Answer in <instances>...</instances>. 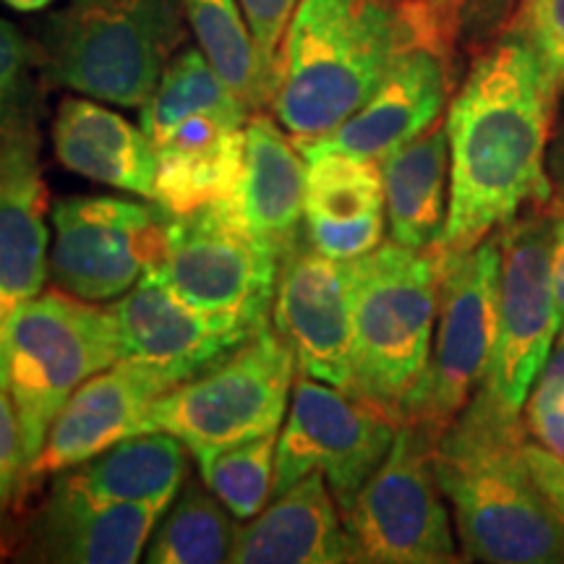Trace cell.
Segmentation results:
<instances>
[{
    "mask_svg": "<svg viewBox=\"0 0 564 564\" xmlns=\"http://www.w3.org/2000/svg\"><path fill=\"white\" fill-rule=\"evenodd\" d=\"M51 280L82 301L129 293L162 262L167 212L118 196H70L53 207Z\"/></svg>",
    "mask_w": 564,
    "mask_h": 564,
    "instance_id": "obj_13",
    "label": "cell"
},
{
    "mask_svg": "<svg viewBox=\"0 0 564 564\" xmlns=\"http://www.w3.org/2000/svg\"><path fill=\"white\" fill-rule=\"evenodd\" d=\"M436 340L419 384L400 408V423H413L440 440L481 390L489 371L497 340L499 241L489 236L468 251H436Z\"/></svg>",
    "mask_w": 564,
    "mask_h": 564,
    "instance_id": "obj_8",
    "label": "cell"
},
{
    "mask_svg": "<svg viewBox=\"0 0 564 564\" xmlns=\"http://www.w3.org/2000/svg\"><path fill=\"white\" fill-rule=\"evenodd\" d=\"M186 444L167 432H141L91 460L63 470L70 484L102 502L167 510L188 474Z\"/></svg>",
    "mask_w": 564,
    "mask_h": 564,
    "instance_id": "obj_26",
    "label": "cell"
},
{
    "mask_svg": "<svg viewBox=\"0 0 564 564\" xmlns=\"http://www.w3.org/2000/svg\"><path fill=\"white\" fill-rule=\"evenodd\" d=\"M549 408H564V324L535 377L523 411H549Z\"/></svg>",
    "mask_w": 564,
    "mask_h": 564,
    "instance_id": "obj_36",
    "label": "cell"
},
{
    "mask_svg": "<svg viewBox=\"0 0 564 564\" xmlns=\"http://www.w3.org/2000/svg\"><path fill=\"white\" fill-rule=\"evenodd\" d=\"M141 129L158 144L175 126L199 112H220L249 121V108L215 74L196 47H183L167 61L150 100L141 105Z\"/></svg>",
    "mask_w": 564,
    "mask_h": 564,
    "instance_id": "obj_29",
    "label": "cell"
},
{
    "mask_svg": "<svg viewBox=\"0 0 564 564\" xmlns=\"http://www.w3.org/2000/svg\"><path fill=\"white\" fill-rule=\"evenodd\" d=\"M232 564L348 562L340 507L322 474H308L274 497L257 518L236 528Z\"/></svg>",
    "mask_w": 564,
    "mask_h": 564,
    "instance_id": "obj_23",
    "label": "cell"
},
{
    "mask_svg": "<svg viewBox=\"0 0 564 564\" xmlns=\"http://www.w3.org/2000/svg\"><path fill=\"white\" fill-rule=\"evenodd\" d=\"M303 232L337 262L364 257L384 238V181L377 160L324 152L308 158Z\"/></svg>",
    "mask_w": 564,
    "mask_h": 564,
    "instance_id": "obj_21",
    "label": "cell"
},
{
    "mask_svg": "<svg viewBox=\"0 0 564 564\" xmlns=\"http://www.w3.org/2000/svg\"><path fill=\"white\" fill-rule=\"evenodd\" d=\"M238 3H241L246 21H249L264 66L270 68L272 79L278 84L280 47L282 40H285L288 24H291L295 9H299V0H238Z\"/></svg>",
    "mask_w": 564,
    "mask_h": 564,
    "instance_id": "obj_33",
    "label": "cell"
},
{
    "mask_svg": "<svg viewBox=\"0 0 564 564\" xmlns=\"http://www.w3.org/2000/svg\"><path fill=\"white\" fill-rule=\"evenodd\" d=\"M26 457L21 442V423L9 390L0 384V512H11Z\"/></svg>",
    "mask_w": 564,
    "mask_h": 564,
    "instance_id": "obj_34",
    "label": "cell"
},
{
    "mask_svg": "<svg viewBox=\"0 0 564 564\" xmlns=\"http://www.w3.org/2000/svg\"><path fill=\"white\" fill-rule=\"evenodd\" d=\"M525 432L541 447L564 460V408H549V411H523Z\"/></svg>",
    "mask_w": 564,
    "mask_h": 564,
    "instance_id": "obj_37",
    "label": "cell"
},
{
    "mask_svg": "<svg viewBox=\"0 0 564 564\" xmlns=\"http://www.w3.org/2000/svg\"><path fill=\"white\" fill-rule=\"evenodd\" d=\"M154 505L102 502L58 474L32 510L0 525V560L55 564H133L147 552L158 520Z\"/></svg>",
    "mask_w": 564,
    "mask_h": 564,
    "instance_id": "obj_14",
    "label": "cell"
},
{
    "mask_svg": "<svg viewBox=\"0 0 564 564\" xmlns=\"http://www.w3.org/2000/svg\"><path fill=\"white\" fill-rule=\"evenodd\" d=\"M236 523L225 505L199 478H192L165 510L147 544L144 562L150 564H217L228 562Z\"/></svg>",
    "mask_w": 564,
    "mask_h": 564,
    "instance_id": "obj_28",
    "label": "cell"
},
{
    "mask_svg": "<svg viewBox=\"0 0 564 564\" xmlns=\"http://www.w3.org/2000/svg\"><path fill=\"white\" fill-rule=\"evenodd\" d=\"M6 514H9V512H0V525H3V520H6Z\"/></svg>",
    "mask_w": 564,
    "mask_h": 564,
    "instance_id": "obj_40",
    "label": "cell"
},
{
    "mask_svg": "<svg viewBox=\"0 0 564 564\" xmlns=\"http://www.w3.org/2000/svg\"><path fill=\"white\" fill-rule=\"evenodd\" d=\"M523 463L528 468V476L535 489H539L544 502L564 520V460L541 447L539 442L528 440L523 442Z\"/></svg>",
    "mask_w": 564,
    "mask_h": 564,
    "instance_id": "obj_35",
    "label": "cell"
},
{
    "mask_svg": "<svg viewBox=\"0 0 564 564\" xmlns=\"http://www.w3.org/2000/svg\"><path fill=\"white\" fill-rule=\"evenodd\" d=\"M345 264L352 316L348 394L400 423V408L432 356L440 259L434 249L390 241Z\"/></svg>",
    "mask_w": 564,
    "mask_h": 564,
    "instance_id": "obj_4",
    "label": "cell"
},
{
    "mask_svg": "<svg viewBox=\"0 0 564 564\" xmlns=\"http://www.w3.org/2000/svg\"><path fill=\"white\" fill-rule=\"evenodd\" d=\"M53 150L66 171L152 202L154 144L144 129L100 100L63 97L53 123Z\"/></svg>",
    "mask_w": 564,
    "mask_h": 564,
    "instance_id": "obj_24",
    "label": "cell"
},
{
    "mask_svg": "<svg viewBox=\"0 0 564 564\" xmlns=\"http://www.w3.org/2000/svg\"><path fill=\"white\" fill-rule=\"evenodd\" d=\"M70 3H89V0H70Z\"/></svg>",
    "mask_w": 564,
    "mask_h": 564,
    "instance_id": "obj_41",
    "label": "cell"
},
{
    "mask_svg": "<svg viewBox=\"0 0 564 564\" xmlns=\"http://www.w3.org/2000/svg\"><path fill=\"white\" fill-rule=\"evenodd\" d=\"M47 204L40 131L0 137V337L11 314L40 295L51 274Z\"/></svg>",
    "mask_w": 564,
    "mask_h": 564,
    "instance_id": "obj_19",
    "label": "cell"
},
{
    "mask_svg": "<svg viewBox=\"0 0 564 564\" xmlns=\"http://www.w3.org/2000/svg\"><path fill=\"white\" fill-rule=\"evenodd\" d=\"M405 51L400 0H299L280 47L274 118L295 144L327 137Z\"/></svg>",
    "mask_w": 564,
    "mask_h": 564,
    "instance_id": "obj_3",
    "label": "cell"
},
{
    "mask_svg": "<svg viewBox=\"0 0 564 564\" xmlns=\"http://www.w3.org/2000/svg\"><path fill=\"white\" fill-rule=\"evenodd\" d=\"M37 47L19 26L0 17V137L32 131L40 121V89L34 82Z\"/></svg>",
    "mask_w": 564,
    "mask_h": 564,
    "instance_id": "obj_31",
    "label": "cell"
},
{
    "mask_svg": "<svg viewBox=\"0 0 564 564\" xmlns=\"http://www.w3.org/2000/svg\"><path fill=\"white\" fill-rule=\"evenodd\" d=\"M121 358V333L110 306L53 288L11 314L0 337V382L17 408L26 468L70 394Z\"/></svg>",
    "mask_w": 564,
    "mask_h": 564,
    "instance_id": "obj_6",
    "label": "cell"
},
{
    "mask_svg": "<svg viewBox=\"0 0 564 564\" xmlns=\"http://www.w3.org/2000/svg\"><path fill=\"white\" fill-rule=\"evenodd\" d=\"M436 436L400 423L390 453L343 512L348 562L449 564L460 560L434 470Z\"/></svg>",
    "mask_w": 564,
    "mask_h": 564,
    "instance_id": "obj_10",
    "label": "cell"
},
{
    "mask_svg": "<svg viewBox=\"0 0 564 564\" xmlns=\"http://www.w3.org/2000/svg\"><path fill=\"white\" fill-rule=\"evenodd\" d=\"M560 87L507 34L474 61L447 110L449 207L434 251H468L549 192L544 162Z\"/></svg>",
    "mask_w": 564,
    "mask_h": 564,
    "instance_id": "obj_1",
    "label": "cell"
},
{
    "mask_svg": "<svg viewBox=\"0 0 564 564\" xmlns=\"http://www.w3.org/2000/svg\"><path fill=\"white\" fill-rule=\"evenodd\" d=\"M295 356L274 324L220 364L162 392L147 413L144 432H167L194 449L230 447L278 432L291 405Z\"/></svg>",
    "mask_w": 564,
    "mask_h": 564,
    "instance_id": "obj_7",
    "label": "cell"
},
{
    "mask_svg": "<svg viewBox=\"0 0 564 564\" xmlns=\"http://www.w3.org/2000/svg\"><path fill=\"white\" fill-rule=\"evenodd\" d=\"M188 26L215 74L251 112L272 108L274 84L238 0H183Z\"/></svg>",
    "mask_w": 564,
    "mask_h": 564,
    "instance_id": "obj_27",
    "label": "cell"
},
{
    "mask_svg": "<svg viewBox=\"0 0 564 564\" xmlns=\"http://www.w3.org/2000/svg\"><path fill=\"white\" fill-rule=\"evenodd\" d=\"M306 165L291 137L264 112L246 123L243 173L228 202L232 215L280 259L303 238Z\"/></svg>",
    "mask_w": 564,
    "mask_h": 564,
    "instance_id": "obj_22",
    "label": "cell"
},
{
    "mask_svg": "<svg viewBox=\"0 0 564 564\" xmlns=\"http://www.w3.org/2000/svg\"><path fill=\"white\" fill-rule=\"evenodd\" d=\"M3 6H9L11 11H19V13H40V11H47L55 0H0Z\"/></svg>",
    "mask_w": 564,
    "mask_h": 564,
    "instance_id": "obj_39",
    "label": "cell"
},
{
    "mask_svg": "<svg viewBox=\"0 0 564 564\" xmlns=\"http://www.w3.org/2000/svg\"><path fill=\"white\" fill-rule=\"evenodd\" d=\"M278 432L230 447L194 449L202 481L236 520H251L272 499Z\"/></svg>",
    "mask_w": 564,
    "mask_h": 564,
    "instance_id": "obj_30",
    "label": "cell"
},
{
    "mask_svg": "<svg viewBox=\"0 0 564 564\" xmlns=\"http://www.w3.org/2000/svg\"><path fill=\"white\" fill-rule=\"evenodd\" d=\"M272 324L291 345L295 369L348 392L352 373V316L348 264L303 238L280 264Z\"/></svg>",
    "mask_w": 564,
    "mask_h": 564,
    "instance_id": "obj_15",
    "label": "cell"
},
{
    "mask_svg": "<svg viewBox=\"0 0 564 564\" xmlns=\"http://www.w3.org/2000/svg\"><path fill=\"white\" fill-rule=\"evenodd\" d=\"M497 340L481 392L523 413L535 377L562 329L554 293V220L531 215L499 228Z\"/></svg>",
    "mask_w": 564,
    "mask_h": 564,
    "instance_id": "obj_11",
    "label": "cell"
},
{
    "mask_svg": "<svg viewBox=\"0 0 564 564\" xmlns=\"http://www.w3.org/2000/svg\"><path fill=\"white\" fill-rule=\"evenodd\" d=\"M455 82L429 51L400 53L371 97L327 137L295 144L303 160L324 152L382 162L442 118Z\"/></svg>",
    "mask_w": 564,
    "mask_h": 564,
    "instance_id": "obj_17",
    "label": "cell"
},
{
    "mask_svg": "<svg viewBox=\"0 0 564 564\" xmlns=\"http://www.w3.org/2000/svg\"><path fill=\"white\" fill-rule=\"evenodd\" d=\"M554 293L564 324V215L554 220Z\"/></svg>",
    "mask_w": 564,
    "mask_h": 564,
    "instance_id": "obj_38",
    "label": "cell"
},
{
    "mask_svg": "<svg viewBox=\"0 0 564 564\" xmlns=\"http://www.w3.org/2000/svg\"><path fill=\"white\" fill-rule=\"evenodd\" d=\"M167 390H173L171 382L158 371L129 361H118L87 379L55 415L45 444L21 476L11 512L24 510L45 478H55L144 432L147 413Z\"/></svg>",
    "mask_w": 564,
    "mask_h": 564,
    "instance_id": "obj_16",
    "label": "cell"
},
{
    "mask_svg": "<svg viewBox=\"0 0 564 564\" xmlns=\"http://www.w3.org/2000/svg\"><path fill=\"white\" fill-rule=\"evenodd\" d=\"M507 34L525 42L564 89V0H520Z\"/></svg>",
    "mask_w": 564,
    "mask_h": 564,
    "instance_id": "obj_32",
    "label": "cell"
},
{
    "mask_svg": "<svg viewBox=\"0 0 564 564\" xmlns=\"http://www.w3.org/2000/svg\"><path fill=\"white\" fill-rule=\"evenodd\" d=\"M379 165L392 241L408 249H434L449 207L447 126L436 121Z\"/></svg>",
    "mask_w": 564,
    "mask_h": 564,
    "instance_id": "obj_25",
    "label": "cell"
},
{
    "mask_svg": "<svg viewBox=\"0 0 564 564\" xmlns=\"http://www.w3.org/2000/svg\"><path fill=\"white\" fill-rule=\"evenodd\" d=\"M183 0H89L40 24L42 76L91 100L141 108L183 42Z\"/></svg>",
    "mask_w": 564,
    "mask_h": 564,
    "instance_id": "obj_5",
    "label": "cell"
},
{
    "mask_svg": "<svg viewBox=\"0 0 564 564\" xmlns=\"http://www.w3.org/2000/svg\"><path fill=\"white\" fill-rule=\"evenodd\" d=\"M280 264L225 202L188 217L167 215L165 253L152 272L217 329L249 340L270 324Z\"/></svg>",
    "mask_w": 564,
    "mask_h": 564,
    "instance_id": "obj_9",
    "label": "cell"
},
{
    "mask_svg": "<svg viewBox=\"0 0 564 564\" xmlns=\"http://www.w3.org/2000/svg\"><path fill=\"white\" fill-rule=\"evenodd\" d=\"M243 118L199 112L154 144L152 202L173 217H188L232 199L243 173Z\"/></svg>",
    "mask_w": 564,
    "mask_h": 564,
    "instance_id": "obj_20",
    "label": "cell"
},
{
    "mask_svg": "<svg viewBox=\"0 0 564 564\" xmlns=\"http://www.w3.org/2000/svg\"><path fill=\"white\" fill-rule=\"evenodd\" d=\"M525 440L520 413L478 390L436 442V481L453 507L465 560L564 564V520L528 476Z\"/></svg>",
    "mask_w": 564,
    "mask_h": 564,
    "instance_id": "obj_2",
    "label": "cell"
},
{
    "mask_svg": "<svg viewBox=\"0 0 564 564\" xmlns=\"http://www.w3.org/2000/svg\"><path fill=\"white\" fill-rule=\"evenodd\" d=\"M400 423L345 390L295 373L285 429L274 453L272 499L322 474L340 514L390 453Z\"/></svg>",
    "mask_w": 564,
    "mask_h": 564,
    "instance_id": "obj_12",
    "label": "cell"
},
{
    "mask_svg": "<svg viewBox=\"0 0 564 564\" xmlns=\"http://www.w3.org/2000/svg\"><path fill=\"white\" fill-rule=\"evenodd\" d=\"M110 308L121 333V361L158 371L171 387L220 364L246 343L204 319L154 272H147Z\"/></svg>",
    "mask_w": 564,
    "mask_h": 564,
    "instance_id": "obj_18",
    "label": "cell"
}]
</instances>
